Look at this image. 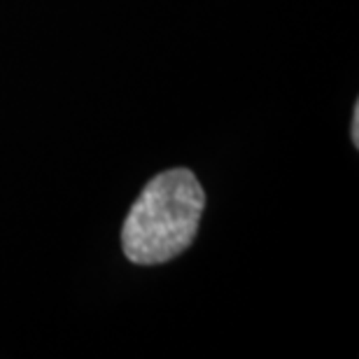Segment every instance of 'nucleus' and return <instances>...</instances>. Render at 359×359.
<instances>
[{
	"mask_svg": "<svg viewBox=\"0 0 359 359\" xmlns=\"http://www.w3.org/2000/svg\"><path fill=\"white\" fill-rule=\"evenodd\" d=\"M205 191L189 168H170L152 177L121 226V250L138 266L175 259L198 233Z\"/></svg>",
	"mask_w": 359,
	"mask_h": 359,
	"instance_id": "1",
	"label": "nucleus"
},
{
	"mask_svg": "<svg viewBox=\"0 0 359 359\" xmlns=\"http://www.w3.org/2000/svg\"><path fill=\"white\" fill-rule=\"evenodd\" d=\"M350 135H353V145L359 147V103H355V110H353V124H350Z\"/></svg>",
	"mask_w": 359,
	"mask_h": 359,
	"instance_id": "2",
	"label": "nucleus"
}]
</instances>
